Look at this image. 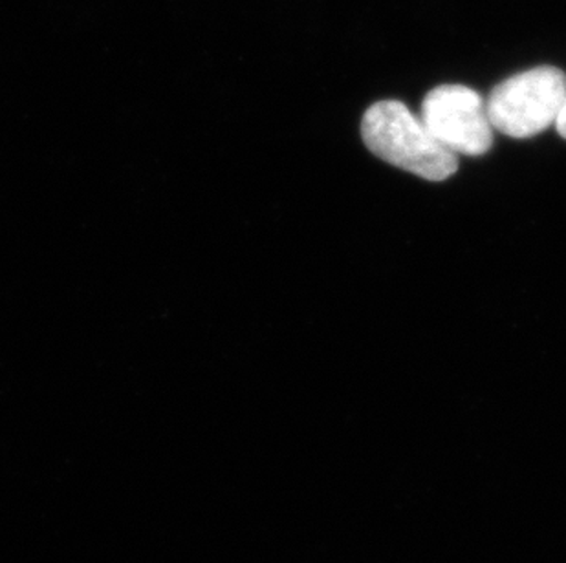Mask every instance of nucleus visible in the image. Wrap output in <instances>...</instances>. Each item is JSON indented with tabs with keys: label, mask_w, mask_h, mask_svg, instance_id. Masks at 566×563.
I'll return each instance as SVG.
<instances>
[{
	"label": "nucleus",
	"mask_w": 566,
	"mask_h": 563,
	"mask_svg": "<svg viewBox=\"0 0 566 563\" xmlns=\"http://www.w3.org/2000/svg\"><path fill=\"white\" fill-rule=\"evenodd\" d=\"M361 136L379 160L423 180H448L459 170V156L442 147L403 103H375L361 119Z\"/></svg>",
	"instance_id": "obj_1"
},
{
	"label": "nucleus",
	"mask_w": 566,
	"mask_h": 563,
	"mask_svg": "<svg viewBox=\"0 0 566 563\" xmlns=\"http://www.w3.org/2000/svg\"><path fill=\"white\" fill-rule=\"evenodd\" d=\"M566 99V75L537 66L499 83L488 97L492 127L510 138H532L556 125Z\"/></svg>",
	"instance_id": "obj_2"
},
{
	"label": "nucleus",
	"mask_w": 566,
	"mask_h": 563,
	"mask_svg": "<svg viewBox=\"0 0 566 563\" xmlns=\"http://www.w3.org/2000/svg\"><path fill=\"white\" fill-rule=\"evenodd\" d=\"M422 123L453 155L482 156L492 149L486 103L468 86L442 85L429 92L422 103Z\"/></svg>",
	"instance_id": "obj_3"
},
{
	"label": "nucleus",
	"mask_w": 566,
	"mask_h": 563,
	"mask_svg": "<svg viewBox=\"0 0 566 563\" xmlns=\"http://www.w3.org/2000/svg\"><path fill=\"white\" fill-rule=\"evenodd\" d=\"M556 128L559 136H563V138L566 139V99L565 105H563L562 114L557 117Z\"/></svg>",
	"instance_id": "obj_4"
}]
</instances>
